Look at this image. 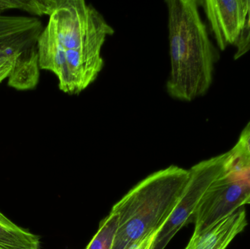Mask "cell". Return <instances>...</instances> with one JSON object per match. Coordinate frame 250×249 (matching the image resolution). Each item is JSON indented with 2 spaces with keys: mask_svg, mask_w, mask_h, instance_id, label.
I'll return each mask as SVG.
<instances>
[{
  "mask_svg": "<svg viewBox=\"0 0 250 249\" xmlns=\"http://www.w3.org/2000/svg\"><path fill=\"white\" fill-rule=\"evenodd\" d=\"M195 0L166 1L170 72L166 89L171 97L193 100L212 83L215 51Z\"/></svg>",
  "mask_w": 250,
  "mask_h": 249,
  "instance_id": "obj_1",
  "label": "cell"
},
{
  "mask_svg": "<svg viewBox=\"0 0 250 249\" xmlns=\"http://www.w3.org/2000/svg\"><path fill=\"white\" fill-rule=\"evenodd\" d=\"M48 26L64 57L68 95H78L93 83L104 65L102 47L114 29L84 1L61 0Z\"/></svg>",
  "mask_w": 250,
  "mask_h": 249,
  "instance_id": "obj_2",
  "label": "cell"
},
{
  "mask_svg": "<svg viewBox=\"0 0 250 249\" xmlns=\"http://www.w3.org/2000/svg\"><path fill=\"white\" fill-rule=\"evenodd\" d=\"M189 179V170L171 166L144 178L113 206L119 228L111 249H129L158 232L177 206Z\"/></svg>",
  "mask_w": 250,
  "mask_h": 249,
  "instance_id": "obj_3",
  "label": "cell"
},
{
  "mask_svg": "<svg viewBox=\"0 0 250 249\" xmlns=\"http://www.w3.org/2000/svg\"><path fill=\"white\" fill-rule=\"evenodd\" d=\"M227 167L200 202L193 222L197 236L246 205L250 197V163L234 148L229 151Z\"/></svg>",
  "mask_w": 250,
  "mask_h": 249,
  "instance_id": "obj_4",
  "label": "cell"
},
{
  "mask_svg": "<svg viewBox=\"0 0 250 249\" xmlns=\"http://www.w3.org/2000/svg\"><path fill=\"white\" fill-rule=\"evenodd\" d=\"M229 152L191 168L189 179L177 206L157 234L152 249H164L176 233L188 224L193 222L200 202L210 186L224 172Z\"/></svg>",
  "mask_w": 250,
  "mask_h": 249,
  "instance_id": "obj_5",
  "label": "cell"
},
{
  "mask_svg": "<svg viewBox=\"0 0 250 249\" xmlns=\"http://www.w3.org/2000/svg\"><path fill=\"white\" fill-rule=\"evenodd\" d=\"M202 3L219 48L225 50L237 43L246 23L248 0H207Z\"/></svg>",
  "mask_w": 250,
  "mask_h": 249,
  "instance_id": "obj_6",
  "label": "cell"
},
{
  "mask_svg": "<svg viewBox=\"0 0 250 249\" xmlns=\"http://www.w3.org/2000/svg\"><path fill=\"white\" fill-rule=\"evenodd\" d=\"M42 30V22L37 18L0 15V48L22 52L36 46Z\"/></svg>",
  "mask_w": 250,
  "mask_h": 249,
  "instance_id": "obj_7",
  "label": "cell"
},
{
  "mask_svg": "<svg viewBox=\"0 0 250 249\" xmlns=\"http://www.w3.org/2000/svg\"><path fill=\"white\" fill-rule=\"evenodd\" d=\"M246 210L242 207L197 236H192L185 249H227L248 226Z\"/></svg>",
  "mask_w": 250,
  "mask_h": 249,
  "instance_id": "obj_8",
  "label": "cell"
},
{
  "mask_svg": "<svg viewBox=\"0 0 250 249\" xmlns=\"http://www.w3.org/2000/svg\"><path fill=\"white\" fill-rule=\"evenodd\" d=\"M38 48L32 47L19 54L8 77V85L17 90L36 87L40 79Z\"/></svg>",
  "mask_w": 250,
  "mask_h": 249,
  "instance_id": "obj_9",
  "label": "cell"
},
{
  "mask_svg": "<svg viewBox=\"0 0 250 249\" xmlns=\"http://www.w3.org/2000/svg\"><path fill=\"white\" fill-rule=\"evenodd\" d=\"M41 238L20 228L0 212V249H41Z\"/></svg>",
  "mask_w": 250,
  "mask_h": 249,
  "instance_id": "obj_10",
  "label": "cell"
},
{
  "mask_svg": "<svg viewBox=\"0 0 250 249\" xmlns=\"http://www.w3.org/2000/svg\"><path fill=\"white\" fill-rule=\"evenodd\" d=\"M119 228L118 216L111 212L101 222L99 229L86 249H111Z\"/></svg>",
  "mask_w": 250,
  "mask_h": 249,
  "instance_id": "obj_11",
  "label": "cell"
},
{
  "mask_svg": "<svg viewBox=\"0 0 250 249\" xmlns=\"http://www.w3.org/2000/svg\"><path fill=\"white\" fill-rule=\"evenodd\" d=\"M10 9H20L29 13L42 16L44 15L43 1H20V0H0V13Z\"/></svg>",
  "mask_w": 250,
  "mask_h": 249,
  "instance_id": "obj_12",
  "label": "cell"
},
{
  "mask_svg": "<svg viewBox=\"0 0 250 249\" xmlns=\"http://www.w3.org/2000/svg\"><path fill=\"white\" fill-rule=\"evenodd\" d=\"M233 148L242 157L250 163V121L244 128L239 141Z\"/></svg>",
  "mask_w": 250,
  "mask_h": 249,
  "instance_id": "obj_13",
  "label": "cell"
},
{
  "mask_svg": "<svg viewBox=\"0 0 250 249\" xmlns=\"http://www.w3.org/2000/svg\"><path fill=\"white\" fill-rule=\"evenodd\" d=\"M20 54V53H19ZM19 54L10 57L7 59L4 60L2 62L0 63V83L5 78H8L12 69L14 66L15 61H16V57Z\"/></svg>",
  "mask_w": 250,
  "mask_h": 249,
  "instance_id": "obj_14",
  "label": "cell"
},
{
  "mask_svg": "<svg viewBox=\"0 0 250 249\" xmlns=\"http://www.w3.org/2000/svg\"><path fill=\"white\" fill-rule=\"evenodd\" d=\"M157 234L158 232H153L147 235L146 237L132 246L129 249H152Z\"/></svg>",
  "mask_w": 250,
  "mask_h": 249,
  "instance_id": "obj_15",
  "label": "cell"
},
{
  "mask_svg": "<svg viewBox=\"0 0 250 249\" xmlns=\"http://www.w3.org/2000/svg\"><path fill=\"white\" fill-rule=\"evenodd\" d=\"M238 50L235 55V59H237L239 57L246 54L250 50V35L245 38H241L238 41Z\"/></svg>",
  "mask_w": 250,
  "mask_h": 249,
  "instance_id": "obj_16",
  "label": "cell"
},
{
  "mask_svg": "<svg viewBox=\"0 0 250 249\" xmlns=\"http://www.w3.org/2000/svg\"><path fill=\"white\" fill-rule=\"evenodd\" d=\"M19 51L12 48H0V58H7L19 54Z\"/></svg>",
  "mask_w": 250,
  "mask_h": 249,
  "instance_id": "obj_17",
  "label": "cell"
},
{
  "mask_svg": "<svg viewBox=\"0 0 250 249\" xmlns=\"http://www.w3.org/2000/svg\"><path fill=\"white\" fill-rule=\"evenodd\" d=\"M9 58H10V57H9ZM7 58H0V63L2 62V61H4V60L7 59Z\"/></svg>",
  "mask_w": 250,
  "mask_h": 249,
  "instance_id": "obj_18",
  "label": "cell"
},
{
  "mask_svg": "<svg viewBox=\"0 0 250 249\" xmlns=\"http://www.w3.org/2000/svg\"><path fill=\"white\" fill-rule=\"evenodd\" d=\"M246 205H250V197L249 198V200H248V201H247Z\"/></svg>",
  "mask_w": 250,
  "mask_h": 249,
  "instance_id": "obj_19",
  "label": "cell"
}]
</instances>
